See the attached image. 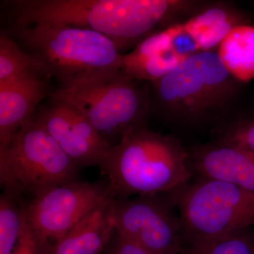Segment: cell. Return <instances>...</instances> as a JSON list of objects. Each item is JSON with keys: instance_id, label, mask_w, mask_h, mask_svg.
<instances>
[{"instance_id": "6da1fadb", "label": "cell", "mask_w": 254, "mask_h": 254, "mask_svg": "<svg viewBox=\"0 0 254 254\" xmlns=\"http://www.w3.org/2000/svg\"><path fill=\"white\" fill-rule=\"evenodd\" d=\"M18 28L38 23L68 25L98 32L120 50L201 9L196 0H21L15 1Z\"/></svg>"}, {"instance_id": "7a4b0ae2", "label": "cell", "mask_w": 254, "mask_h": 254, "mask_svg": "<svg viewBox=\"0 0 254 254\" xmlns=\"http://www.w3.org/2000/svg\"><path fill=\"white\" fill-rule=\"evenodd\" d=\"M99 168L116 198L175 193L193 176L180 141L145 126L127 131Z\"/></svg>"}, {"instance_id": "3957f363", "label": "cell", "mask_w": 254, "mask_h": 254, "mask_svg": "<svg viewBox=\"0 0 254 254\" xmlns=\"http://www.w3.org/2000/svg\"><path fill=\"white\" fill-rule=\"evenodd\" d=\"M240 83L225 67L217 50L203 52L150 83V107L174 123L199 125L231 105Z\"/></svg>"}, {"instance_id": "277c9868", "label": "cell", "mask_w": 254, "mask_h": 254, "mask_svg": "<svg viewBox=\"0 0 254 254\" xmlns=\"http://www.w3.org/2000/svg\"><path fill=\"white\" fill-rule=\"evenodd\" d=\"M18 36L62 87L123 70L124 55L118 45L98 32L43 23L19 28Z\"/></svg>"}, {"instance_id": "5b68a950", "label": "cell", "mask_w": 254, "mask_h": 254, "mask_svg": "<svg viewBox=\"0 0 254 254\" xmlns=\"http://www.w3.org/2000/svg\"><path fill=\"white\" fill-rule=\"evenodd\" d=\"M120 70L61 87L50 96L76 108L115 145L128 130L145 126L150 109V88Z\"/></svg>"}, {"instance_id": "8992f818", "label": "cell", "mask_w": 254, "mask_h": 254, "mask_svg": "<svg viewBox=\"0 0 254 254\" xmlns=\"http://www.w3.org/2000/svg\"><path fill=\"white\" fill-rule=\"evenodd\" d=\"M79 167L34 116L6 144L0 145V184L14 194L31 195L77 180Z\"/></svg>"}, {"instance_id": "52a82bcc", "label": "cell", "mask_w": 254, "mask_h": 254, "mask_svg": "<svg viewBox=\"0 0 254 254\" xmlns=\"http://www.w3.org/2000/svg\"><path fill=\"white\" fill-rule=\"evenodd\" d=\"M184 243L217 238L254 225V191L197 177L176 192Z\"/></svg>"}, {"instance_id": "ba28073f", "label": "cell", "mask_w": 254, "mask_h": 254, "mask_svg": "<svg viewBox=\"0 0 254 254\" xmlns=\"http://www.w3.org/2000/svg\"><path fill=\"white\" fill-rule=\"evenodd\" d=\"M115 229L152 254H180L183 234L176 192L116 198Z\"/></svg>"}, {"instance_id": "9c48e42d", "label": "cell", "mask_w": 254, "mask_h": 254, "mask_svg": "<svg viewBox=\"0 0 254 254\" xmlns=\"http://www.w3.org/2000/svg\"><path fill=\"white\" fill-rule=\"evenodd\" d=\"M115 197L109 182L78 180L53 187L28 203L30 224L55 243L105 200Z\"/></svg>"}, {"instance_id": "30bf717a", "label": "cell", "mask_w": 254, "mask_h": 254, "mask_svg": "<svg viewBox=\"0 0 254 254\" xmlns=\"http://www.w3.org/2000/svg\"><path fill=\"white\" fill-rule=\"evenodd\" d=\"M245 23L242 13L230 3L208 1L190 18L155 32L151 38L159 49L183 63L192 55L218 50L232 28Z\"/></svg>"}, {"instance_id": "8fae6325", "label": "cell", "mask_w": 254, "mask_h": 254, "mask_svg": "<svg viewBox=\"0 0 254 254\" xmlns=\"http://www.w3.org/2000/svg\"><path fill=\"white\" fill-rule=\"evenodd\" d=\"M35 118L79 168L99 167L113 145L79 111L65 102L52 99L49 105L40 108Z\"/></svg>"}, {"instance_id": "7c38bea8", "label": "cell", "mask_w": 254, "mask_h": 254, "mask_svg": "<svg viewBox=\"0 0 254 254\" xmlns=\"http://www.w3.org/2000/svg\"><path fill=\"white\" fill-rule=\"evenodd\" d=\"M193 175L227 182L254 191V154L234 145L215 142L189 152Z\"/></svg>"}, {"instance_id": "4fadbf2b", "label": "cell", "mask_w": 254, "mask_h": 254, "mask_svg": "<svg viewBox=\"0 0 254 254\" xmlns=\"http://www.w3.org/2000/svg\"><path fill=\"white\" fill-rule=\"evenodd\" d=\"M111 197L96 207L53 245L51 254H103L115 230Z\"/></svg>"}, {"instance_id": "5bb4252c", "label": "cell", "mask_w": 254, "mask_h": 254, "mask_svg": "<svg viewBox=\"0 0 254 254\" xmlns=\"http://www.w3.org/2000/svg\"><path fill=\"white\" fill-rule=\"evenodd\" d=\"M43 79L0 84V145L9 143L32 117L44 98Z\"/></svg>"}, {"instance_id": "9a60e30c", "label": "cell", "mask_w": 254, "mask_h": 254, "mask_svg": "<svg viewBox=\"0 0 254 254\" xmlns=\"http://www.w3.org/2000/svg\"><path fill=\"white\" fill-rule=\"evenodd\" d=\"M225 67L240 82L254 78V26L240 24L232 28L217 50Z\"/></svg>"}, {"instance_id": "2e32d148", "label": "cell", "mask_w": 254, "mask_h": 254, "mask_svg": "<svg viewBox=\"0 0 254 254\" xmlns=\"http://www.w3.org/2000/svg\"><path fill=\"white\" fill-rule=\"evenodd\" d=\"M48 77L41 62L23 52L9 37L0 38V84Z\"/></svg>"}, {"instance_id": "e0dca14e", "label": "cell", "mask_w": 254, "mask_h": 254, "mask_svg": "<svg viewBox=\"0 0 254 254\" xmlns=\"http://www.w3.org/2000/svg\"><path fill=\"white\" fill-rule=\"evenodd\" d=\"M23 197L3 190L0 196V254H11L22 235L27 215Z\"/></svg>"}, {"instance_id": "ac0fdd59", "label": "cell", "mask_w": 254, "mask_h": 254, "mask_svg": "<svg viewBox=\"0 0 254 254\" xmlns=\"http://www.w3.org/2000/svg\"><path fill=\"white\" fill-rule=\"evenodd\" d=\"M180 254H254V239L247 230L184 243Z\"/></svg>"}, {"instance_id": "d6986e66", "label": "cell", "mask_w": 254, "mask_h": 254, "mask_svg": "<svg viewBox=\"0 0 254 254\" xmlns=\"http://www.w3.org/2000/svg\"><path fill=\"white\" fill-rule=\"evenodd\" d=\"M234 145L254 154V120H238L219 127L216 141Z\"/></svg>"}, {"instance_id": "ffe728a7", "label": "cell", "mask_w": 254, "mask_h": 254, "mask_svg": "<svg viewBox=\"0 0 254 254\" xmlns=\"http://www.w3.org/2000/svg\"><path fill=\"white\" fill-rule=\"evenodd\" d=\"M53 244L37 231L28 219L17 245L11 254H51Z\"/></svg>"}, {"instance_id": "44dd1931", "label": "cell", "mask_w": 254, "mask_h": 254, "mask_svg": "<svg viewBox=\"0 0 254 254\" xmlns=\"http://www.w3.org/2000/svg\"><path fill=\"white\" fill-rule=\"evenodd\" d=\"M103 254H152L122 235L115 229Z\"/></svg>"}]
</instances>
